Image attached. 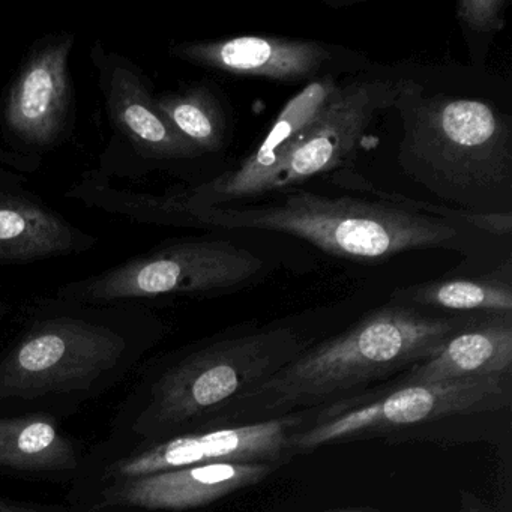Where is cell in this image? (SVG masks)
Returning a JSON list of instances; mask_svg holds the SVG:
<instances>
[{
    "label": "cell",
    "instance_id": "1",
    "mask_svg": "<svg viewBox=\"0 0 512 512\" xmlns=\"http://www.w3.org/2000/svg\"><path fill=\"white\" fill-rule=\"evenodd\" d=\"M20 313L16 335L0 352V415L70 418L119 385L169 334L142 304L50 295Z\"/></svg>",
    "mask_w": 512,
    "mask_h": 512
},
{
    "label": "cell",
    "instance_id": "2",
    "mask_svg": "<svg viewBox=\"0 0 512 512\" xmlns=\"http://www.w3.org/2000/svg\"><path fill=\"white\" fill-rule=\"evenodd\" d=\"M308 346L295 329L275 326L157 356L143 365L98 445L127 448L208 427Z\"/></svg>",
    "mask_w": 512,
    "mask_h": 512
},
{
    "label": "cell",
    "instance_id": "3",
    "mask_svg": "<svg viewBox=\"0 0 512 512\" xmlns=\"http://www.w3.org/2000/svg\"><path fill=\"white\" fill-rule=\"evenodd\" d=\"M479 316L485 314H430L391 302L347 331L308 346L211 425L265 421L352 397L436 355Z\"/></svg>",
    "mask_w": 512,
    "mask_h": 512
},
{
    "label": "cell",
    "instance_id": "4",
    "mask_svg": "<svg viewBox=\"0 0 512 512\" xmlns=\"http://www.w3.org/2000/svg\"><path fill=\"white\" fill-rule=\"evenodd\" d=\"M404 125L400 160L437 196L479 214L511 211V119L481 98L431 95L410 82L395 103Z\"/></svg>",
    "mask_w": 512,
    "mask_h": 512
},
{
    "label": "cell",
    "instance_id": "5",
    "mask_svg": "<svg viewBox=\"0 0 512 512\" xmlns=\"http://www.w3.org/2000/svg\"><path fill=\"white\" fill-rule=\"evenodd\" d=\"M253 208H188L191 227L257 229L305 239L332 256L376 262L412 250H461L460 224L383 200L287 190Z\"/></svg>",
    "mask_w": 512,
    "mask_h": 512
},
{
    "label": "cell",
    "instance_id": "6",
    "mask_svg": "<svg viewBox=\"0 0 512 512\" xmlns=\"http://www.w3.org/2000/svg\"><path fill=\"white\" fill-rule=\"evenodd\" d=\"M263 269V259L226 239H167L106 271L62 284L53 295L95 305H146L242 289Z\"/></svg>",
    "mask_w": 512,
    "mask_h": 512
},
{
    "label": "cell",
    "instance_id": "7",
    "mask_svg": "<svg viewBox=\"0 0 512 512\" xmlns=\"http://www.w3.org/2000/svg\"><path fill=\"white\" fill-rule=\"evenodd\" d=\"M311 410L238 425H214L182 431L166 439L127 448L95 445L70 482L67 500L116 482L214 463H263L284 466L295 454L292 439Z\"/></svg>",
    "mask_w": 512,
    "mask_h": 512
},
{
    "label": "cell",
    "instance_id": "8",
    "mask_svg": "<svg viewBox=\"0 0 512 512\" xmlns=\"http://www.w3.org/2000/svg\"><path fill=\"white\" fill-rule=\"evenodd\" d=\"M509 404L511 376L395 382L311 409L307 424L293 436V454H308L322 446L368 439L451 416L496 412Z\"/></svg>",
    "mask_w": 512,
    "mask_h": 512
},
{
    "label": "cell",
    "instance_id": "9",
    "mask_svg": "<svg viewBox=\"0 0 512 512\" xmlns=\"http://www.w3.org/2000/svg\"><path fill=\"white\" fill-rule=\"evenodd\" d=\"M77 37L56 31L26 50L0 97V164L34 172L76 127L77 98L71 56Z\"/></svg>",
    "mask_w": 512,
    "mask_h": 512
},
{
    "label": "cell",
    "instance_id": "10",
    "mask_svg": "<svg viewBox=\"0 0 512 512\" xmlns=\"http://www.w3.org/2000/svg\"><path fill=\"white\" fill-rule=\"evenodd\" d=\"M410 82L371 79L341 85L322 115L248 188L244 199L292 190L323 173L344 169L374 118L392 109Z\"/></svg>",
    "mask_w": 512,
    "mask_h": 512
},
{
    "label": "cell",
    "instance_id": "11",
    "mask_svg": "<svg viewBox=\"0 0 512 512\" xmlns=\"http://www.w3.org/2000/svg\"><path fill=\"white\" fill-rule=\"evenodd\" d=\"M89 59L116 139L146 170H170L203 157L158 110L154 83L136 61L101 40L92 44Z\"/></svg>",
    "mask_w": 512,
    "mask_h": 512
},
{
    "label": "cell",
    "instance_id": "12",
    "mask_svg": "<svg viewBox=\"0 0 512 512\" xmlns=\"http://www.w3.org/2000/svg\"><path fill=\"white\" fill-rule=\"evenodd\" d=\"M278 466L214 463L103 485L65 500L89 512H184L265 481Z\"/></svg>",
    "mask_w": 512,
    "mask_h": 512
},
{
    "label": "cell",
    "instance_id": "13",
    "mask_svg": "<svg viewBox=\"0 0 512 512\" xmlns=\"http://www.w3.org/2000/svg\"><path fill=\"white\" fill-rule=\"evenodd\" d=\"M97 244V236L32 190L25 175L0 164V266L80 256Z\"/></svg>",
    "mask_w": 512,
    "mask_h": 512
},
{
    "label": "cell",
    "instance_id": "14",
    "mask_svg": "<svg viewBox=\"0 0 512 512\" xmlns=\"http://www.w3.org/2000/svg\"><path fill=\"white\" fill-rule=\"evenodd\" d=\"M169 53L179 61L218 73L280 83L320 79L334 59V50L326 44L266 35L187 41L172 44Z\"/></svg>",
    "mask_w": 512,
    "mask_h": 512
},
{
    "label": "cell",
    "instance_id": "15",
    "mask_svg": "<svg viewBox=\"0 0 512 512\" xmlns=\"http://www.w3.org/2000/svg\"><path fill=\"white\" fill-rule=\"evenodd\" d=\"M341 83L331 74L313 80L281 110L260 145L238 167L193 187L169 190L185 208H214L244 199L248 188L322 115Z\"/></svg>",
    "mask_w": 512,
    "mask_h": 512
},
{
    "label": "cell",
    "instance_id": "16",
    "mask_svg": "<svg viewBox=\"0 0 512 512\" xmlns=\"http://www.w3.org/2000/svg\"><path fill=\"white\" fill-rule=\"evenodd\" d=\"M512 314H485L455 332L442 349L401 374L397 383L511 376Z\"/></svg>",
    "mask_w": 512,
    "mask_h": 512
},
{
    "label": "cell",
    "instance_id": "17",
    "mask_svg": "<svg viewBox=\"0 0 512 512\" xmlns=\"http://www.w3.org/2000/svg\"><path fill=\"white\" fill-rule=\"evenodd\" d=\"M86 452L49 415H0V470L70 484Z\"/></svg>",
    "mask_w": 512,
    "mask_h": 512
},
{
    "label": "cell",
    "instance_id": "18",
    "mask_svg": "<svg viewBox=\"0 0 512 512\" xmlns=\"http://www.w3.org/2000/svg\"><path fill=\"white\" fill-rule=\"evenodd\" d=\"M392 302L452 314H512L511 260L478 277L446 278L401 287Z\"/></svg>",
    "mask_w": 512,
    "mask_h": 512
},
{
    "label": "cell",
    "instance_id": "19",
    "mask_svg": "<svg viewBox=\"0 0 512 512\" xmlns=\"http://www.w3.org/2000/svg\"><path fill=\"white\" fill-rule=\"evenodd\" d=\"M155 104L173 128L205 157L217 154L229 140V119L211 83H190L155 94Z\"/></svg>",
    "mask_w": 512,
    "mask_h": 512
},
{
    "label": "cell",
    "instance_id": "20",
    "mask_svg": "<svg viewBox=\"0 0 512 512\" xmlns=\"http://www.w3.org/2000/svg\"><path fill=\"white\" fill-rule=\"evenodd\" d=\"M335 184L347 188V190L361 191L364 194H370L371 197L383 202L394 203L401 208H409L412 211L421 212V214L433 215V217L445 218L452 223H464L466 226L475 227L478 230L490 233L494 236L509 235L512 229V212H500V214H479V212L461 211V209H452L448 206L431 205V203L419 202L409 197L401 196L397 193H386V191L377 190L367 179L362 178L355 170L350 167L340 170L334 175Z\"/></svg>",
    "mask_w": 512,
    "mask_h": 512
},
{
    "label": "cell",
    "instance_id": "21",
    "mask_svg": "<svg viewBox=\"0 0 512 512\" xmlns=\"http://www.w3.org/2000/svg\"><path fill=\"white\" fill-rule=\"evenodd\" d=\"M506 0H460L457 19L467 32L493 35L505 26Z\"/></svg>",
    "mask_w": 512,
    "mask_h": 512
},
{
    "label": "cell",
    "instance_id": "22",
    "mask_svg": "<svg viewBox=\"0 0 512 512\" xmlns=\"http://www.w3.org/2000/svg\"><path fill=\"white\" fill-rule=\"evenodd\" d=\"M0 512H89L68 502H37L0 496Z\"/></svg>",
    "mask_w": 512,
    "mask_h": 512
},
{
    "label": "cell",
    "instance_id": "23",
    "mask_svg": "<svg viewBox=\"0 0 512 512\" xmlns=\"http://www.w3.org/2000/svg\"><path fill=\"white\" fill-rule=\"evenodd\" d=\"M460 512H487L485 506L482 505L481 500L470 493V491H460Z\"/></svg>",
    "mask_w": 512,
    "mask_h": 512
},
{
    "label": "cell",
    "instance_id": "24",
    "mask_svg": "<svg viewBox=\"0 0 512 512\" xmlns=\"http://www.w3.org/2000/svg\"><path fill=\"white\" fill-rule=\"evenodd\" d=\"M326 512H382L373 506H347V508L329 509Z\"/></svg>",
    "mask_w": 512,
    "mask_h": 512
},
{
    "label": "cell",
    "instance_id": "25",
    "mask_svg": "<svg viewBox=\"0 0 512 512\" xmlns=\"http://www.w3.org/2000/svg\"><path fill=\"white\" fill-rule=\"evenodd\" d=\"M11 313H13V304H10L8 301H4V299H0V322L7 319Z\"/></svg>",
    "mask_w": 512,
    "mask_h": 512
}]
</instances>
